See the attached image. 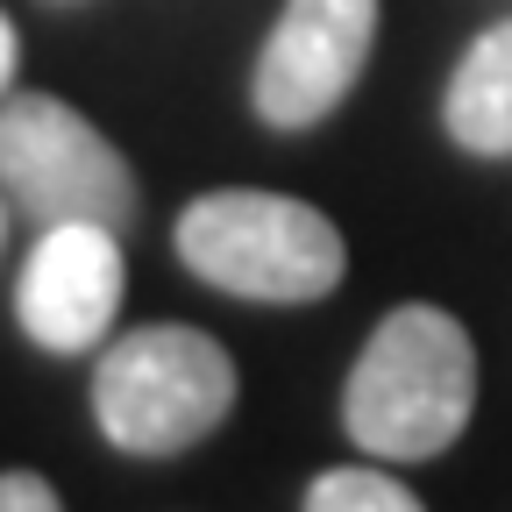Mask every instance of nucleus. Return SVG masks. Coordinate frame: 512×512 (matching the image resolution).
Wrapping results in <instances>:
<instances>
[{"label": "nucleus", "instance_id": "f257e3e1", "mask_svg": "<svg viewBox=\"0 0 512 512\" xmlns=\"http://www.w3.org/2000/svg\"><path fill=\"white\" fill-rule=\"evenodd\" d=\"M477 406L470 328L441 306H392L342 384V427L370 463H434Z\"/></svg>", "mask_w": 512, "mask_h": 512}, {"label": "nucleus", "instance_id": "f03ea898", "mask_svg": "<svg viewBox=\"0 0 512 512\" xmlns=\"http://www.w3.org/2000/svg\"><path fill=\"white\" fill-rule=\"evenodd\" d=\"M178 264L228 299L313 306L342 285L349 249H342V228L292 192L228 185L178 214Z\"/></svg>", "mask_w": 512, "mask_h": 512}, {"label": "nucleus", "instance_id": "7ed1b4c3", "mask_svg": "<svg viewBox=\"0 0 512 512\" xmlns=\"http://www.w3.org/2000/svg\"><path fill=\"white\" fill-rule=\"evenodd\" d=\"M228 413H235V356L178 320L107 342L93 370V420L121 456H185Z\"/></svg>", "mask_w": 512, "mask_h": 512}, {"label": "nucleus", "instance_id": "20e7f679", "mask_svg": "<svg viewBox=\"0 0 512 512\" xmlns=\"http://www.w3.org/2000/svg\"><path fill=\"white\" fill-rule=\"evenodd\" d=\"M0 192L29 221H107L128 228L143 207L128 157L50 93H15L0 107Z\"/></svg>", "mask_w": 512, "mask_h": 512}, {"label": "nucleus", "instance_id": "39448f33", "mask_svg": "<svg viewBox=\"0 0 512 512\" xmlns=\"http://www.w3.org/2000/svg\"><path fill=\"white\" fill-rule=\"evenodd\" d=\"M370 43H377V0H285V15L249 72L256 121L285 128V136L328 121L363 79Z\"/></svg>", "mask_w": 512, "mask_h": 512}, {"label": "nucleus", "instance_id": "423d86ee", "mask_svg": "<svg viewBox=\"0 0 512 512\" xmlns=\"http://www.w3.org/2000/svg\"><path fill=\"white\" fill-rule=\"evenodd\" d=\"M121 313V228L50 221L15 278V320L43 356H86Z\"/></svg>", "mask_w": 512, "mask_h": 512}, {"label": "nucleus", "instance_id": "0eeeda50", "mask_svg": "<svg viewBox=\"0 0 512 512\" xmlns=\"http://www.w3.org/2000/svg\"><path fill=\"white\" fill-rule=\"evenodd\" d=\"M441 128L470 157H512V15L456 57L441 93Z\"/></svg>", "mask_w": 512, "mask_h": 512}, {"label": "nucleus", "instance_id": "6e6552de", "mask_svg": "<svg viewBox=\"0 0 512 512\" xmlns=\"http://www.w3.org/2000/svg\"><path fill=\"white\" fill-rule=\"evenodd\" d=\"M299 512H427L399 477H384L377 463H349V470H320L306 484Z\"/></svg>", "mask_w": 512, "mask_h": 512}, {"label": "nucleus", "instance_id": "1a4fd4ad", "mask_svg": "<svg viewBox=\"0 0 512 512\" xmlns=\"http://www.w3.org/2000/svg\"><path fill=\"white\" fill-rule=\"evenodd\" d=\"M0 512H64V505H57V491L36 470H8L0 477Z\"/></svg>", "mask_w": 512, "mask_h": 512}, {"label": "nucleus", "instance_id": "9d476101", "mask_svg": "<svg viewBox=\"0 0 512 512\" xmlns=\"http://www.w3.org/2000/svg\"><path fill=\"white\" fill-rule=\"evenodd\" d=\"M15 57H22V43H15V22L0 15V93H8V79H15Z\"/></svg>", "mask_w": 512, "mask_h": 512}, {"label": "nucleus", "instance_id": "9b49d317", "mask_svg": "<svg viewBox=\"0 0 512 512\" xmlns=\"http://www.w3.org/2000/svg\"><path fill=\"white\" fill-rule=\"evenodd\" d=\"M0 242H8V200H0Z\"/></svg>", "mask_w": 512, "mask_h": 512}]
</instances>
